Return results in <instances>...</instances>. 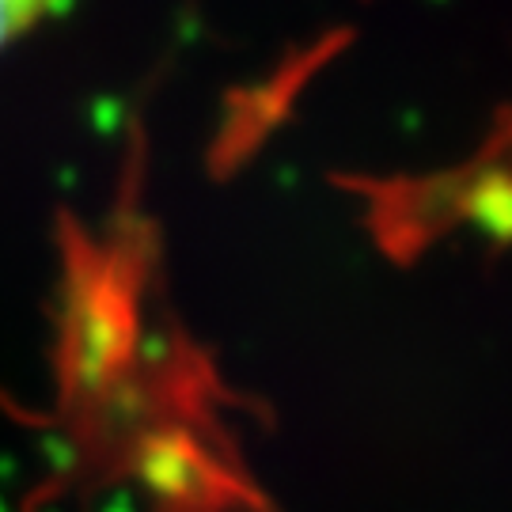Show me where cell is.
Wrapping results in <instances>:
<instances>
[{
  "label": "cell",
  "mask_w": 512,
  "mask_h": 512,
  "mask_svg": "<svg viewBox=\"0 0 512 512\" xmlns=\"http://www.w3.org/2000/svg\"><path fill=\"white\" fill-rule=\"evenodd\" d=\"M65 0H0V50L23 38L46 16H54Z\"/></svg>",
  "instance_id": "1"
}]
</instances>
